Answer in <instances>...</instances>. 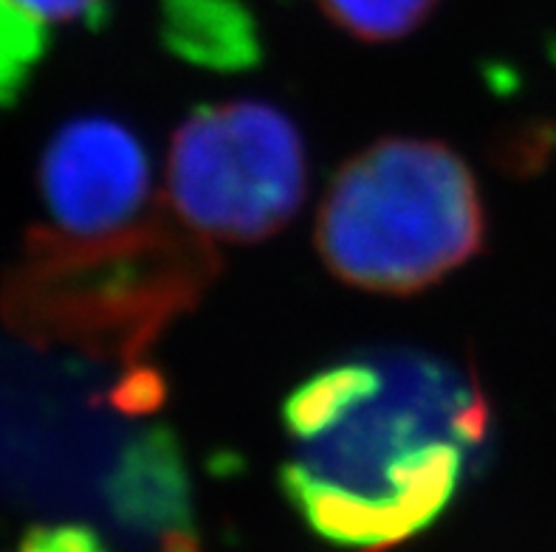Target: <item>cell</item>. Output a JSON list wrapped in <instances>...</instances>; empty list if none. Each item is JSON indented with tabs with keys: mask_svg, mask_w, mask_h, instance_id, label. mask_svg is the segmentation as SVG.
<instances>
[{
	"mask_svg": "<svg viewBox=\"0 0 556 552\" xmlns=\"http://www.w3.org/2000/svg\"><path fill=\"white\" fill-rule=\"evenodd\" d=\"M280 485L311 532L348 552H390L438 522L486 442L489 400L430 356L353 358L282 406Z\"/></svg>",
	"mask_w": 556,
	"mask_h": 552,
	"instance_id": "1",
	"label": "cell"
},
{
	"mask_svg": "<svg viewBox=\"0 0 556 552\" xmlns=\"http://www.w3.org/2000/svg\"><path fill=\"white\" fill-rule=\"evenodd\" d=\"M210 238L153 211L99 238L37 229L12 273L7 313L40 344H71L130 370L218 280Z\"/></svg>",
	"mask_w": 556,
	"mask_h": 552,
	"instance_id": "2",
	"label": "cell"
},
{
	"mask_svg": "<svg viewBox=\"0 0 556 552\" xmlns=\"http://www.w3.org/2000/svg\"><path fill=\"white\" fill-rule=\"evenodd\" d=\"M486 243L472 169L430 139H381L339 167L319 206L317 248L337 280L409 296L458 271Z\"/></svg>",
	"mask_w": 556,
	"mask_h": 552,
	"instance_id": "3",
	"label": "cell"
},
{
	"mask_svg": "<svg viewBox=\"0 0 556 552\" xmlns=\"http://www.w3.org/2000/svg\"><path fill=\"white\" fill-rule=\"evenodd\" d=\"M169 201L210 240L257 243L291 223L308 187L303 136L261 99L204 105L169 144Z\"/></svg>",
	"mask_w": 556,
	"mask_h": 552,
	"instance_id": "4",
	"label": "cell"
},
{
	"mask_svg": "<svg viewBox=\"0 0 556 552\" xmlns=\"http://www.w3.org/2000/svg\"><path fill=\"white\" fill-rule=\"evenodd\" d=\"M40 192L71 238H99L130 226L150 195V162L130 127L83 116L51 136L40 158Z\"/></svg>",
	"mask_w": 556,
	"mask_h": 552,
	"instance_id": "5",
	"label": "cell"
},
{
	"mask_svg": "<svg viewBox=\"0 0 556 552\" xmlns=\"http://www.w3.org/2000/svg\"><path fill=\"white\" fill-rule=\"evenodd\" d=\"M108 504L122 527L159 552H198L190 471L169 428H148L127 442L108 479Z\"/></svg>",
	"mask_w": 556,
	"mask_h": 552,
	"instance_id": "6",
	"label": "cell"
},
{
	"mask_svg": "<svg viewBox=\"0 0 556 552\" xmlns=\"http://www.w3.org/2000/svg\"><path fill=\"white\" fill-rule=\"evenodd\" d=\"M169 54L198 68L252 70L263 60L261 28L243 0H159Z\"/></svg>",
	"mask_w": 556,
	"mask_h": 552,
	"instance_id": "7",
	"label": "cell"
},
{
	"mask_svg": "<svg viewBox=\"0 0 556 552\" xmlns=\"http://www.w3.org/2000/svg\"><path fill=\"white\" fill-rule=\"evenodd\" d=\"M319 7L348 35L367 42H390L413 35L430 17L438 0H319Z\"/></svg>",
	"mask_w": 556,
	"mask_h": 552,
	"instance_id": "8",
	"label": "cell"
},
{
	"mask_svg": "<svg viewBox=\"0 0 556 552\" xmlns=\"http://www.w3.org/2000/svg\"><path fill=\"white\" fill-rule=\"evenodd\" d=\"M46 51L42 21L14 0H0V107L12 105Z\"/></svg>",
	"mask_w": 556,
	"mask_h": 552,
	"instance_id": "9",
	"label": "cell"
},
{
	"mask_svg": "<svg viewBox=\"0 0 556 552\" xmlns=\"http://www.w3.org/2000/svg\"><path fill=\"white\" fill-rule=\"evenodd\" d=\"M12 552H111L97 530L88 525L60 522V525H37L17 541Z\"/></svg>",
	"mask_w": 556,
	"mask_h": 552,
	"instance_id": "10",
	"label": "cell"
},
{
	"mask_svg": "<svg viewBox=\"0 0 556 552\" xmlns=\"http://www.w3.org/2000/svg\"><path fill=\"white\" fill-rule=\"evenodd\" d=\"M164 398V381L155 370L148 367H136L127 372V377L113 391V403L125 409V412H150L162 403Z\"/></svg>",
	"mask_w": 556,
	"mask_h": 552,
	"instance_id": "11",
	"label": "cell"
},
{
	"mask_svg": "<svg viewBox=\"0 0 556 552\" xmlns=\"http://www.w3.org/2000/svg\"><path fill=\"white\" fill-rule=\"evenodd\" d=\"M14 3L35 14L37 21H88L93 26H99L102 14L108 12V0H14Z\"/></svg>",
	"mask_w": 556,
	"mask_h": 552,
	"instance_id": "12",
	"label": "cell"
}]
</instances>
